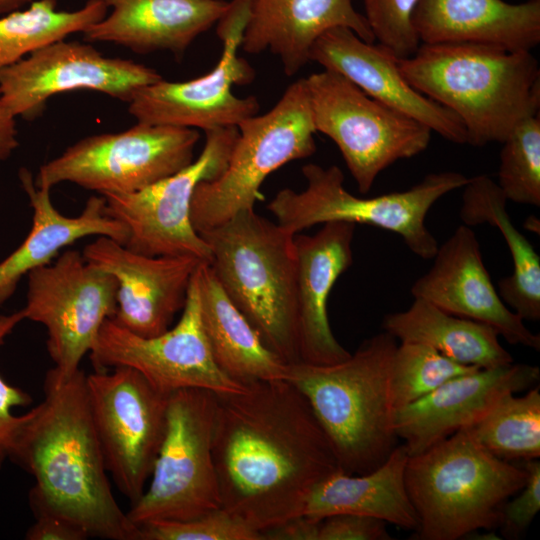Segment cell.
Returning a JSON list of instances; mask_svg holds the SVG:
<instances>
[{
	"label": "cell",
	"mask_w": 540,
	"mask_h": 540,
	"mask_svg": "<svg viewBox=\"0 0 540 540\" xmlns=\"http://www.w3.org/2000/svg\"><path fill=\"white\" fill-rule=\"evenodd\" d=\"M527 471L501 460L462 429L408 457L405 485L417 513L420 540H457L498 528L505 503Z\"/></svg>",
	"instance_id": "8992f818"
},
{
	"label": "cell",
	"mask_w": 540,
	"mask_h": 540,
	"mask_svg": "<svg viewBox=\"0 0 540 540\" xmlns=\"http://www.w3.org/2000/svg\"><path fill=\"white\" fill-rule=\"evenodd\" d=\"M161 79L143 64L106 57L89 44L61 40L0 70V94L16 118L31 120L59 93L87 89L128 103L140 89Z\"/></svg>",
	"instance_id": "e0dca14e"
},
{
	"label": "cell",
	"mask_w": 540,
	"mask_h": 540,
	"mask_svg": "<svg viewBox=\"0 0 540 540\" xmlns=\"http://www.w3.org/2000/svg\"><path fill=\"white\" fill-rule=\"evenodd\" d=\"M419 0H364L365 19L375 40L397 58H407L419 48L413 24Z\"/></svg>",
	"instance_id": "d590c367"
},
{
	"label": "cell",
	"mask_w": 540,
	"mask_h": 540,
	"mask_svg": "<svg viewBox=\"0 0 540 540\" xmlns=\"http://www.w3.org/2000/svg\"><path fill=\"white\" fill-rule=\"evenodd\" d=\"M355 227L330 221L313 235H295L299 362L329 365L351 354L331 330L328 299L338 278L353 263Z\"/></svg>",
	"instance_id": "7402d4cb"
},
{
	"label": "cell",
	"mask_w": 540,
	"mask_h": 540,
	"mask_svg": "<svg viewBox=\"0 0 540 540\" xmlns=\"http://www.w3.org/2000/svg\"><path fill=\"white\" fill-rule=\"evenodd\" d=\"M397 345L384 331L335 364H289L287 380L307 398L346 474L376 469L399 445L391 388Z\"/></svg>",
	"instance_id": "277c9868"
},
{
	"label": "cell",
	"mask_w": 540,
	"mask_h": 540,
	"mask_svg": "<svg viewBox=\"0 0 540 540\" xmlns=\"http://www.w3.org/2000/svg\"><path fill=\"white\" fill-rule=\"evenodd\" d=\"M433 348L417 342H400L394 353L391 388L397 410L426 396L445 382L474 371Z\"/></svg>",
	"instance_id": "d6a6232c"
},
{
	"label": "cell",
	"mask_w": 540,
	"mask_h": 540,
	"mask_svg": "<svg viewBox=\"0 0 540 540\" xmlns=\"http://www.w3.org/2000/svg\"><path fill=\"white\" fill-rule=\"evenodd\" d=\"M195 279L202 326L220 369L242 385L260 380L287 379L289 364L262 343L224 292L209 263L198 265Z\"/></svg>",
	"instance_id": "83f0119b"
},
{
	"label": "cell",
	"mask_w": 540,
	"mask_h": 540,
	"mask_svg": "<svg viewBox=\"0 0 540 540\" xmlns=\"http://www.w3.org/2000/svg\"><path fill=\"white\" fill-rule=\"evenodd\" d=\"M460 218L466 226L489 224L496 227L512 258V272L498 282L504 303L522 320L540 319V257L530 241L514 225L507 211L505 195L497 182L481 174L468 178L462 187Z\"/></svg>",
	"instance_id": "f1b7e54d"
},
{
	"label": "cell",
	"mask_w": 540,
	"mask_h": 540,
	"mask_svg": "<svg viewBox=\"0 0 540 540\" xmlns=\"http://www.w3.org/2000/svg\"><path fill=\"white\" fill-rule=\"evenodd\" d=\"M24 319L23 309L9 315L0 314V345ZM31 403L32 398L26 391L10 385L0 376V470L9 460L18 433L27 419V413L18 416L12 410Z\"/></svg>",
	"instance_id": "8d00e7d4"
},
{
	"label": "cell",
	"mask_w": 540,
	"mask_h": 540,
	"mask_svg": "<svg viewBox=\"0 0 540 540\" xmlns=\"http://www.w3.org/2000/svg\"><path fill=\"white\" fill-rule=\"evenodd\" d=\"M25 318L45 326L47 350L59 381L76 374L101 326L117 310L113 275L67 250L52 263L27 274Z\"/></svg>",
	"instance_id": "9a60e30c"
},
{
	"label": "cell",
	"mask_w": 540,
	"mask_h": 540,
	"mask_svg": "<svg viewBox=\"0 0 540 540\" xmlns=\"http://www.w3.org/2000/svg\"><path fill=\"white\" fill-rule=\"evenodd\" d=\"M89 354L95 370L133 368L166 394L189 388L233 393L245 386L225 374L214 360L201 322L195 273L174 327L142 337L107 319Z\"/></svg>",
	"instance_id": "2e32d148"
},
{
	"label": "cell",
	"mask_w": 540,
	"mask_h": 540,
	"mask_svg": "<svg viewBox=\"0 0 540 540\" xmlns=\"http://www.w3.org/2000/svg\"><path fill=\"white\" fill-rule=\"evenodd\" d=\"M302 174L306 180L304 190L284 188L267 206L280 226L297 234L330 221L372 225L396 233L423 259L433 258L439 246L426 226L429 210L468 181L459 172L430 173L407 190L362 198L345 188L338 166L325 168L309 163L302 168Z\"/></svg>",
	"instance_id": "52a82bcc"
},
{
	"label": "cell",
	"mask_w": 540,
	"mask_h": 540,
	"mask_svg": "<svg viewBox=\"0 0 540 540\" xmlns=\"http://www.w3.org/2000/svg\"><path fill=\"white\" fill-rule=\"evenodd\" d=\"M205 134L201 153L185 168L139 191L103 196L107 214L126 229V248L147 256L210 262V248L191 222L192 197L200 182L223 173L238 129L216 128Z\"/></svg>",
	"instance_id": "7c38bea8"
},
{
	"label": "cell",
	"mask_w": 540,
	"mask_h": 540,
	"mask_svg": "<svg viewBox=\"0 0 540 540\" xmlns=\"http://www.w3.org/2000/svg\"><path fill=\"white\" fill-rule=\"evenodd\" d=\"M102 0L73 11L57 10V0H36L25 10L0 17V70L67 36L84 32L107 15Z\"/></svg>",
	"instance_id": "4dcf8cb0"
},
{
	"label": "cell",
	"mask_w": 540,
	"mask_h": 540,
	"mask_svg": "<svg viewBox=\"0 0 540 540\" xmlns=\"http://www.w3.org/2000/svg\"><path fill=\"white\" fill-rule=\"evenodd\" d=\"M408 457L405 446L399 444L370 472L332 473L313 488L301 515L321 520L335 514H356L416 532L419 519L405 485Z\"/></svg>",
	"instance_id": "4316f807"
},
{
	"label": "cell",
	"mask_w": 540,
	"mask_h": 540,
	"mask_svg": "<svg viewBox=\"0 0 540 540\" xmlns=\"http://www.w3.org/2000/svg\"><path fill=\"white\" fill-rule=\"evenodd\" d=\"M9 461L35 480L28 497L34 516H62L89 537L139 540L112 492L82 370L65 381L47 372L44 399L27 412Z\"/></svg>",
	"instance_id": "7a4b0ae2"
},
{
	"label": "cell",
	"mask_w": 540,
	"mask_h": 540,
	"mask_svg": "<svg viewBox=\"0 0 540 540\" xmlns=\"http://www.w3.org/2000/svg\"><path fill=\"white\" fill-rule=\"evenodd\" d=\"M82 255L117 280V310L111 319L142 337L170 328L202 263L191 257L139 254L106 236L89 243Z\"/></svg>",
	"instance_id": "ac0fdd59"
},
{
	"label": "cell",
	"mask_w": 540,
	"mask_h": 540,
	"mask_svg": "<svg viewBox=\"0 0 540 540\" xmlns=\"http://www.w3.org/2000/svg\"><path fill=\"white\" fill-rule=\"evenodd\" d=\"M413 24L423 44L472 42L531 51L540 43V0H419Z\"/></svg>",
	"instance_id": "d4e9b609"
},
{
	"label": "cell",
	"mask_w": 540,
	"mask_h": 540,
	"mask_svg": "<svg viewBox=\"0 0 540 540\" xmlns=\"http://www.w3.org/2000/svg\"><path fill=\"white\" fill-rule=\"evenodd\" d=\"M398 58L380 44L366 42L347 27H334L313 43L309 61L338 72L368 96L421 122L457 144L467 143L460 119L417 91L404 77Z\"/></svg>",
	"instance_id": "44dd1931"
},
{
	"label": "cell",
	"mask_w": 540,
	"mask_h": 540,
	"mask_svg": "<svg viewBox=\"0 0 540 540\" xmlns=\"http://www.w3.org/2000/svg\"><path fill=\"white\" fill-rule=\"evenodd\" d=\"M334 27H347L364 41H375L352 0H253L241 48L249 54L270 51L292 76L309 62L316 39Z\"/></svg>",
	"instance_id": "603a6c76"
},
{
	"label": "cell",
	"mask_w": 540,
	"mask_h": 540,
	"mask_svg": "<svg viewBox=\"0 0 540 540\" xmlns=\"http://www.w3.org/2000/svg\"><path fill=\"white\" fill-rule=\"evenodd\" d=\"M216 395L181 389L169 395L166 429L148 484L126 512L135 526L185 521L222 507L212 452Z\"/></svg>",
	"instance_id": "9c48e42d"
},
{
	"label": "cell",
	"mask_w": 540,
	"mask_h": 540,
	"mask_svg": "<svg viewBox=\"0 0 540 540\" xmlns=\"http://www.w3.org/2000/svg\"><path fill=\"white\" fill-rule=\"evenodd\" d=\"M139 540H263L250 527L223 507L185 521H153L138 526Z\"/></svg>",
	"instance_id": "e575fe53"
},
{
	"label": "cell",
	"mask_w": 540,
	"mask_h": 540,
	"mask_svg": "<svg viewBox=\"0 0 540 540\" xmlns=\"http://www.w3.org/2000/svg\"><path fill=\"white\" fill-rule=\"evenodd\" d=\"M215 395L212 452L222 507L261 533L301 515L313 488L340 470L307 398L287 379Z\"/></svg>",
	"instance_id": "6da1fadb"
},
{
	"label": "cell",
	"mask_w": 540,
	"mask_h": 540,
	"mask_svg": "<svg viewBox=\"0 0 540 540\" xmlns=\"http://www.w3.org/2000/svg\"><path fill=\"white\" fill-rule=\"evenodd\" d=\"M397 60L417 91L460 119L473 146L502 143L517 124L539 113L540 68L530 51L435 43Z\"/></svg>",
	"instance_id": "3957f363"
},
{
	"label": "cell",
	"mask_w": 540,
	"mask_h": 540,
	"mask_svg": "<svg viewBox=\"0 0 540 540\" xmlns=\"http://www.w3.org/2000/svg\"><path fill=\"white\" fill-rule=\"evenodd\" d=\"M199 139L196 129L137 122L79 140L42 165L34 182L49 189L70 182L102 196L133 193L188 166Z\"/></svg>",
	"instance_id": "8fae6325"
},
{
	"label": "cell",
	"mask_w": 540,
	"mask_h": 540,
	"mask_svg": "<svg viewBox=\"0 0 540 540\" xmlns=\"http://www.w3.org/2000/svg\"><path fill=\"white\" fill-rule=\"evenodd\" d=\"M87 532L78 524L58 515L35 516L34 524L27 530V540H84Z\"/></svg>",
	"instance_id": "ab89813d"
},
{
	"label": "cell",
	"mask_w": 540,
	"mask_h": 540,
	"mask_svg": "<svg viewBox=\"0 0 540 540\" xmlns=\"http://www.w3.org/2000/svg\"><path fill=\"white\" fill-rule=\"evenodd\" d=\"M31 0H0V14H7L9 12L20 9L23 4L30 2Z\"/></svg>",
	"instance_id": "7bdbcfd3"
},
{
	"label": "cell",
	"mask_w": 540,
	"mask_h": 540,
	"mask_svg": "<svg viewBox=\"0 0 540 540\" xmlns=\"http://www.w3.org/2000/svg\"><path fill=\"white\" fill-rule=\"evenodd\" d=\"M305 82L314 128L336 144L360 193L369 192L384 169L428 147L432 131L426 125L368 96L342 74L324 69Z\"/></svg>",
	"instance_id": "30bf717a"
},
{
	"label": "cell",
	"mask_w": 540,
	"mask_h": 540,
	"mask_svg": "<svg viewBox=\"0 0 540 540\" xmlns=\"http://www.w3.org/2000/svg\"><path fill=\"white\" fill-rule=\"evenodd\" d=\"M430 269L411 287L414 298L492 327L508 343L540 350V335L527 328L502 300L484 264L474 231L458 226L433 257Z\"/></svg>",
	"instance_id": "d6986e66"
},
{
	"label": "cell",
	"mask_w": 540,
	"mask_h": 540,
	"mask_svg": "<svg viewBox=\"0 0 540 540\" xmlns=\"http://www.w3.org/2000/svg\"><path fill=\"white\" fill-rule=\"evenodd\" d=\"M19 179L33 209L32 227L21 245L0 262V306L14 293L18 282L34 269L46 266L60 251L87 236H106L121 244L125 227L106 212L102 195L91 196L78 216L60 213L50 199V189L36 186L30 171Z\"/></svg>",
	"instance_id": "484cf974"
},
{
	"label": "cell",
	"mask_w": 540,
	"mask_h": 540,
	"mask_svg": "<svg viewBox=\"0 0 540 540\" xmlns=\"http://www.w3.org/2000/svg\"><path fill=\"white\" fill-rule=\"evenodd\" d=\"M386 522L356 514H335L320 520L318 540H391Z\"/></svg>",
	"instance_id": "f35d334b"
},
{
	"label": "cell",
	"mask_w": 540,
	"mask_h": 540,
	"mask_svg": "<svg viewBox=\"0 0 540 540\" xmlns=\"http://www.w3.org/2000/svg\"><path fill=\"white\" fill-rule=\"evenodd\" d=\"M16 117L5 105L0 94V164L18 147Z\"/></svg>",
	"instance_id": "b9f144b4"
},
{
	"label": "cell",
	"mask_w": 540,
	"mask_h": 540,
	"mask_svg": "<svg viewBox=\"0 0 540 540\" xmlns=\"http://www.w3.org/2000/svg\"><path fill=\"white\" fill-rule=\"evenodd\" d=\"M540 379L524 363L476 369L455 377L395 414V431L409 456L418 454L478 421L503 396L526 391Z\"/></svg>",
	"instance_id": "ffe728a7"
},
{
	"label": "cell",
	"mask_w": 540,
	"mask_h": 540,
	"mask_svg": "<svg viewBox=\"0 0 540 540\" xmlns=\"http://www.w3.org/2000/svg\"><path fill=\"white\" fill-rule=\"evenodd\" d=\"M86 390L107 471L132 505L143 494L160 450L170 394L126 366L86 375Z\"/></svg>",
	"instance_id": "5bb4252c"
},
{
	"label": "cell",
	"mask_w": 540,
	"mask_h": 540,
	"mask_svg": "<svg viewBox=\"0 0 540 540\" xmlns=\"http://www.w3.org/2000/svg\"><path fill=\"white\" fill-rule=\"evenodd\" d=\"M495 457L524 463L540 457V387L522 396H503L478 421L466 428Z\"/></svg>",
	"instance_id": "1f68e13d"
},
{
	"label": "cell",
	"mask_w": 540,
	"mask_h": 540,
	"mask_svg": "<svg viewBox=\"0 0 540 540\" xmlns=\"http://www.w3.org/2000/svg\"><path fill=\"white\" fill-rule=\"evenodd\" d=\"M237 129L223 173L200 182L194 191L190 215L198 234L253 210L271 173L315 153L316 130L305 78L291 83L268 112L245 119Z\"/></svg>",
	"instance_id": "ba28073f"
},
{
	"label": "cell",
	"mask_w": 540,
	"mask_h": 540,
	"mask_svg": "<svg viewBox=\"0 0 540 540\" xmlns=\"http://www.w3.org/2000/svg\"><path fill=\"white\" fill-rule=\"evenodd\" d=\"M253 0H230L217 21L222 53L208 73L174 82L163 78L140 89L128 102L137 122L201 129L237 127L259 111L254 96L238 97L234 85L250 84L253 67L238 54L249 23Z\"/></svg>",
	"instance_id": "4fadbf2b"
},
{
	"label": "cell",
	"mask_w": 540,
	"mask_h": 540,
	"mask_svg": "<svg viewBox=\"0 0 540 540\" xmlns=\"http://www.w3.org/2000/svg\"><path fill=\"white\" fill-rule=\"evenodd\" d=\"M527 471L524 486L509 499L502 511L500 528L506 539H520L540 509V462L538 459L523 463Z\"/></svg>",
	"instance_id": "74e56055"
},
{
	"label": "cell",
	"mask_w": 540,
	"mask_h": 540,
	"mask_svg": "<svg viewBox=\"0 0 540 540\" xmlns=\"http://www.w3.org/2000/svg\"><path fill=\"white\" fill-rule=\"evenodd\" d=\"M382 327L400 342L425 344L463 365L483 369L514 362L492 327L450 314L424 299L414 298L408 309L387 314Z\"/></svg>",
	"instance_id": "f546056e"
},
{
	"label": "cell",
	"mask_w": 540,
	"mask_h": 540,
	"mask_svg": "<svg viewBox=\"0 0 540 540\" xmlns=\"http://www.w3.org/2000/svg\"><path fill=\"white\" fill-rule=\"evenodd\" d=\"M498 186L508 201L540 206V113L517 124L502 142Z\"/></svg>",
	"instance_id": "836d02e7"
},
{
	"label": "cell",
	"mask_w": 540,
	"mask_h": 540,
	"mask_svg": "<svg viewBox=\"0 0 540 540\" xmlns=\"http://www.w3.org/2000/svg\"><path fill=\"white\" fill-rule=\"evenodd\" d=\"M109 15L83 34L89 42H110L150 53L168 50L181 55L217 23L225 0H102Z\"/></svg>",
	"instance_id": "cb8c5ba5"
},
{
	"label": "cell",
	"mask_w": 540,
	"mask_h": 540,
	"mask_svg": "<svg viewBox=\"0 0 540 540\" xmlns=\"http://www.w3.org/2000/svg\"><path fill=\"white\" fill-rule=\"evenodd\" d=\"M320 520L305 515L293 517L263 531V540H318Z\"/></svg>",
	"instance_id": "60d3db41"
},
{
	"label": "cell",
	"mask_w": 540,
	"mask_h": 540,
	"mask_svg": "<svg viewBox=\"0 0 540 540\" xmlns=\"http://www.w3.org/2000/svg\"><path fill=\"white\" fill-rule=\"evenodd\" d=\"M199 235L216 279L262 343L283 362H299L296 234L253 209Z\"/></svg>",
	"instance_id": "5b68a950"
}]
</instances>
